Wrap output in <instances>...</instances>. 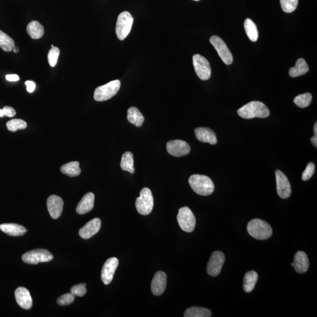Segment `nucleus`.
Wrapping results in <instances>:
<instances>
[{"instance_id":"a211bd4d","label":"nucleus","mask_w":317,"mask_h":317,"mask_svg":"<svg viewBox=\"0 0 317 317\" xmlns=\"http://www.w3.org/2000/svg\"><path fill=\"white\" fill-rule=\"evenodd\" d=\"M17 303L23 309L29 310L32 306V299L26 288L20 287L15 291Z\"/></svg>"},{"instance_id":"412c9836","label":"nucleus","mask_w":317,"mask_h":317,"mask_svg":"<svg viewBox=\"0 0 317 317\" xmlns=\"http://www.w3.org/2000/svg\"><path fill=\"white\" fill-rule=\"evenodd\" d=\"M94 200L95 196L93 193L89 192L85 195L77 207V213L84 214L91 211L94 206Z\"/></svg>"},{"instance_id":"5701e85b","label":"nucleus","mask_w":317,"mask_h":317,"mask_svg":"<svg viewBox=\"0 0 317 317\" xmlns=\"http://www.w3.org/2000/svg\"><path fill=\"white\" fill-rule=\"evenodd\" d=\"M27 32L29 37L34 40L40 39L44 34V29L37 21H32L27 27Z\"/></svg>"},{"instance_id":"6ab92c4d","label":"nucleus","mask_w":317,"mask_h":317,"mask_svg":"<svg viewBox=\"0 0 317 317\" xmlns=\"http://www.w3.org/2000/svg\"><path fill=\"white\" fill-rule=\"evenodd\" d=\"M196 138L203 143L215 144L217 140L215 133L208 128H198L195 130Z\"/></svg>"},{"instance_id":"4468645a","label":"nucleus","mask_w":317,"mask_h":317,"mask_svg":"<svg viewBox=\"0 0 317 317\" xmlns=\"http://www.w3.org/2000/svg\"><path fill=\"white\" fill-rule=\"evenodd\" d=\"M118 264V259L116 258L109 259L105 262L101 271V279L105 285H109L113 281Z\"/></svg>"},{"instance_id":"4be33fe9","label":"nucleus","mask_w":317,"mask_h":317,"mask_svg":"<svg viewBox=\"0 0 317 317\" xmlns=\"http://www.w3.org/2000/svg\"><path fill=\"white\" fill-rule=\"evenodd\" d=\"M0 230L11 236H21L27 231L24 226L15 223H5L0 225Z\"/></svg>"},{"instance_id":"6e6552de","label":"nucleus","mask_w":317,"mask_h":317,"mask_svg":"<svg viewBox=\"0 0 317 317\" xmlns=\"http://www.w3.org/2000/svg\"><path fill=\"white\" fill-rule=\"evenodd\" d=\"M54 256L50 252L45 249H35L27 252L22 256L24 262L29 264H37L40 262H48L52 260Z\"/></svg>"},{"instance_id":"c03bdc74","label":"nucleus","mask_w":317,"mask_h":317,"mask_svg":"<svg viewBox=\"0 0 317 317\" xmlns=\"http://www.w3.org/2000/svg\"><path fill=\"white\" fill-rule=\"evenodd\" d=\"M314 130H315V135H317V123L316 122L314 127Z\"/></svg>"},{"instance_id":"72a5a7b5","label":"nucleus","mask_w":317,"mask_h":317,"mask_svg":"<svg viewBox=\"0 0 317 317\" xmlns=\"http://www.w3.org/2000/svg\"><path fill=\"white\" fill-rule=\"evenodd\" d=\"M298 0H280L282 10L287 13H292L297 7Z\"/></svg>"},{"instance_id":"de8ad7c7","label":"nucleus","mask_w":317,"mask_h":317,"mask_svg":"<svg viewBox=\"0 0 317 317\" xmlns=\"http://www.w3.org/2000/svg\"><path fill=\"white\" fill-rule=\"evenodd\" d=\"M194 1H200V0H194Z\"/></svg>"},{"instance_id":"9b49d317","label":"nucleus","mask_w":317,"mask_h":317,"mask_svg":"<svg viewBox=\"0 0 317 317\" xmlns=\"http://www.w3.org/2000/svg\"><path fill=\"white\" fill-rule=\"evenodd\" d=\"M225 261V256L223 252L216 251L211 255L207 265V271L210 276L216 277L221 272Z\"/></svg>"},{"instance_id":"f704fd0d","label":"nucleus","mask_w":317,"mask_h":317,"mask_svg":"<svg viewBox=\"0 0 317 317\" xmlns=\"http://www.w3.org/2000/svg\"><path fill=\"white\" fill-rule=\"evenodd\" d=\"M60 50L58 47L51 48L48 54V61L51 67H54L58 62Z\"/></svg>"},{"instance_id":"cd10ccee","label":"nucleus","mask_w":317,"mask_h":317,"mask_svg":"<svg viewBox=\"0 0 317 317\" xmlns=\"http://www.w3.org/2000/svg\"><path fill=\"white\" fill-rule=\"evenodd\" d=\"M120 167L123 171L129 172L131 174L135 173L134 155L132 152H126L123 154Z\"/></svg>"},{"instance_id":"a19ab883","label":"nucleus","mask_w":317,"mask_h":317,"mask_svg":"<svg viewBox=\"0 0 317 317\" xmlns=\"http://www.w3.org/2000/svg\"><path fill=\"white\" fill-rule=\"evenodd\" d=\"M6 80L10 82H16V81H19L20 77L19 75L16 74H10L6 75Z\"/></svg>"},{"instance_id":"423d86ee","label":"nucleus","mask_w":317,"mask_h":317,"mask_svg":"<svg viewBox=\"0 0 317 317\" xmlns=\"http://www.w3.org/2000/svg\"><path fill=\"white\" fill-rule=\"evenodd\" d=\"M134 18L128 11H123L117 17L116 34L119 40H124L131 31Z\"/></svg>"},{"instance_id":"0eeeda50","label":"nucleus","mask_w":317,"mask_h":317,"mask_svg":"<svg viewBox=\"0 0 317 317\" xmlns=\"http://www.w3.org/2000/svg\"><path fill=\"white\" fill-rule=\"evenodd\" d=\"M177 220L180 228L184 231L190 232L195 230V216L188 207L180 208L177 216Z\"/></svg>"},{"instance_id":"2eb2a0df","label":"nucleus","mask_w":317,"mask_h":317,"mask_svg":"<svg viewBox=\"0 0 317 317\" xmlns=\"http://www.w3.org/2000/svg\"><path fill=\"white\" fill-rule=\"evenodd\" d=\"M167 276L164 271H158L154 276L151 283L152 293L156 296L162 295L167 288Z\"/></svg>"},{"instance_id":"bb28decb","label":"nucleus","mask_w":317,"mask_h":317,"mask_svg":"<svg viewBox=\"0 0 317 317\" xmlns=\"http://www.w3.org/2000/svg\"><path fill=\"white\" fill-rule=\"evenodd\" d=\"M258 274L256 271H250L247 272L244 277L243 289L246 292H252L255 288L258 280Z\"/></svg>"},{"instance_id":"f257e3e1","label":"nucleus","mask_w":317,"mask_h":317,"mask_svg":"<svg viewBox=\"0 0 317 317\" xmlns=\"http://www.w3.org/2000/svg\"><path fill=\"white\" fill-rule=\"evenodd\" d=\"M238 115L242 118L250 119L255 117L265 118L270 115V111L263 103L252 101L244 105L237 111Z\"/></svg>"},{"instance_id":"dca6fc26","label":"nucleus","mask_w":317,"mask_h":317,"mask_svg":"<svg viewBox=\"0 0 317 317\" xmlns=\"http://www.w3.org/2000/svg\"><path fill=\"white\" fill-rule=\"evenodd\" d=\"M63 207V201L59 196L51 195L48 198V210L52 218L57 219L61 216Z\"/></svg>"},{"instance_id":"c9c22d12","label":"nucleus","mask_w":317,"mask_h":317,"mask_svg":"<svg viewBox=\"0 0 317 317\" xmlns=\"http://www.w3.org/2000/svg\"><path fill=\"white\" fill-rule=\"evenodd\" d=\"M86 284L83 283L75 285L71 288L70 292L74 296L83 297L86 293Z\"/></svg>"},{"instance_id":"c85d7f7f","label":"nucleus","mask_w":317,"mask_h":317,"mask_svg":"<svg viewBox=\"0 0 317 317\" xmlns=\"http://www.w3.org/2000/svg\"><path fill=\"white\" fill-rule=\"evenodd\" d=\"M244 27L246 34L248 36L250 40L253 42L258 41L259 32L256 24L252 20L247 19L244 21Z\"/></svg>"},{"instance_id":"b1692460","label":"nucleus","mask_w":317,"mask_h":317,"mask_svg":"<svg viewBox=\"0 0 317 317\" xmlns=\"http://www.w3.org/2000/svg\"><path fill=\"white\" fill-rule=\"evenodd\" d=\"M309 71V66L303 58L298 59L294 67L289 69V75L292 78L302 76Z\"/></svg>"},{"instance_id":"9d476101","label":"nucleus","mask_w":317,"mask_h":317,"mask_svg":"<svg viewBox=\"0 0 317 317\" xmlns=\"http://www.w3.org/2000/svg\"><path fill=\"white\" fill-rule=\"evenodd\" d=\"M210 42L215 48L218 53L220 58L226 65H231L233 61L232 54L229 50L227 45L223 41L221 38L218 36H212L210 39Z\"/></svg>"},{"instance_id":"f03ea898","label":"nucleus","mask_w":317,"mask_h":317,"mask_svg":"<svg viewBox=\"0 0 317 317\" xmlns=\"http://www.w3.org/2000/svg\"><path fill=\"white\" fill-rule=\"evenodd\" d=\"M189 183L193 191L199 195L209 196L212 194L214 190L213 181L204 175H192L189 177Z\"/></svg>"},{"instance_id":"aec40b11","label":"nucleus","mask_w":317,"mask_h":317,"mask_svg":"<svg viewBox=\"0 0 317 317\" xmlns=\"http://www.w3.org/2000/svg\"><path fill=\"white\" fill-rule=\"evenodd\" d=\"M293 267L298 273H306L309 268V259L306 253L303 252H298L295 254L293 262Z\"/></svg>"},{"instance_id":"7c9ffc66","label":"nucleus","mask_w":317,"mask_h":317,"mask_svg":"<svg viewBox=\"0 0 317 317\" xmlns=\"http://www.w3.org/2000/svg\"><path fill=\"white\" fill-rule=\"evenodd\" d=\"M15 45H16L13 39L0 30V48L5 52H10Z\"/></svg>"},{"instance_id":"c756f323","label":"nucleus","mask_w":317,"mask_h":317,"mask_svg":"<svg viewBox=\"0 0 317 317\" xmlns=\"http://www.w3.org/2000/svg\"><path fill=\"white\" fill-rule=\"evenodd\" d=\"M184 316L185 317H209L211 312L205 308L193 307L187 309Z\"/></svg>"},{"instance_id":"393cba45","label":"nucleus","mask_w":317,"mask_h":317,"mask_svg":"<svg viewBox=\"0 0 317 317\" xmlns=\"http://www.w3.org/2000/svg\"><path fill=\"white\" fill-rule=\"evenodd\" d=\"M61 173L71 177L79 176L81 173L80 162H71L63 165L60 169Z\"/></svg>"},{"instance_id":"37998d69","label":"nucleus","mask_w":317,"mask_h":317,"mask_svg":"<svg viewBox=\"0 0 317 317\" xmlns=\"http://www.w3.org/2000/svg\"><path fill=\"white\" fill-rule=\"evenodd\" d=\"M13 51L14 53H18L19 52V47H18L17 46H16V45H15L14 47L13 48Z\"/></svg>"},{"instance_id":"f8f14e48","label":"nucleus","mask_w":317,"mask_h":317,"mask_svg":"<svg viewBox=\"0 0 317 317\" xmlns=\"http://www.w3.org/2000/svg\"><path fill=\"white\" fill-rule=\"evenodd\" d=\"M277 191L281 198L288 199L291 194V187L288 178L282 171H276Z\"/></svg>"},{"instance_id":"e433bc0d","label":"nucleus","mask_w":317,"mask_h":317,"mask_svg":"<svg viewBox=\"0 0 317 317\" xmlns=\"http://www.w3.org/2000/svg\"><path fill=\"white\" fill-rule=\"evenodd\" d=\"M75 299V296L70 293L63 294L57 300V304L59 306H68L73 303Z\"/></svg>"},{"instance_id":"f3484780","label":"nucleus","mask_w":317,"mask_h":317,"mask_svg":"<svg viewBox=\"0 0 317 317\" xmlns=\"http://www.w3.org/2000/svg\"><path fill=\"white\" fill-rule=\"evenodd\" d=\"M101 227V220L99 218L93 219L80 229L79 231L80 237L83 239H89L98 232Z\"/></svg>"},{"instance_id":"a18cd8bd","label":"nucleus","mask_w":317,"mask_h":317,"mask_svg":"<svg viewBox=\"0 0 317 317\" xmlns=\"http://www.w3.org/2000/svg\"><path fill=\"white\" fill-rule=\"evenodd\" d=\"M54 45H51V48H54Z\"/></svg>"},{"instance_id":"ea45409f","label":"nucleus","mask_w":317,"mask_h":317,"mask_svg":"<svg viewBox=\"0 0 317 317\" xmlns=\"http://www.w3.org/2000/svg\"><path fill=\"white\" fill-rule=\"evenodd\" d=\"M25 84L27 86V91L29 93H32L34 91L36 86L34 82L31 81H27Z\"/></svg>"},{"instance_id":"49530a36","label":"nucleus","mask_w":317,"mask_h":317,"mask_svg":"<svg viewBox=\"0 0 317 317\" xmlns=\"http://www.w3.org/2000/svg\"><path fill=\"white\" fill-rule=\"evenodd\" d=\"M291 265H292V267H293V265H294L293 262H292V263H291Z\"/></svg>"},{"instance_id":"ddd939ff","label":"nucleus","mask_w":317,"mask_h":317,"mask_svg":"<svg viewBox=\"0 0 317 317\" xmlns=\"http://www.w3.org/2000/svg\"><path fill=\"white\" fill-rule=\"evenodd\" d=\"M168 152L175 157H181L188 155L190 147L186 142L182 140H174L168 142L167 144Z\"/></svg>"},{"instance_id":"2f4dec72","label":"nucleus","mask_w":317,"mask_h":317,"mask_svg":"<svg viewBox=\"0 0 317 317\" xmlns=\"http://www.w3.org/2000/svg\"><path fill=\"white\" fill-rule=\"evenodd\" d=\"M312 95L310 93H303V94L299 95L294 99V103L298 107L304 108L309 107L312 103Z\"/></svg>"},{"instance_id":"7ed1b4c3","label":"nucleus","mask_w":317,"mask_h":317,"mask_svg":"<svg viewBox=\"0 0 317 317\" xmlns=\"http://www.w3.org/2000/svg\"><path fill=\"white\" fill-rule=\"evenodd\" d=\"M247 231L252 237L258 240H266L273 234V230L268 223L259 219L251 220L247 225Z\"/></svg>"},{"instance_id":"79ce46f5","label":"nucleus","mask_w":317,"mask_h":317,"mask_svg":"<svg viewBox=\"0 0 317 317\" xmlns=\"http://www.w3.org/2000/svg\"><path fill=\"white\" fill-rule=\"evenodd\" d=\"M311 141H312V143L313 144V145L315 146L316 147H317V135L314 136L311 139Z\"/></svg>"},{"instance_id":"473e14b6","label":"nucleus","mask_w":317,"mask_h":317,"mask_svg":"<svg viewBox=\"0 0 317 317\" xmlns=\"http://www.w3.org/2000/svg\"><path fill=\"white\" fill-rule=\"evenodd\" d=\"M6 125H7L8 131L15 132L17 130L27 128V123L22 119H14L9 120Z\"/></svg>"},{"instance_id":"20e7f679","label":"nucleus","mask_w":317,"mask_h":317,"mask_svg":"<svg viewBox=\"0 0 317 317\" xmlns=\"http://www.w3.org/2000/svg\"><path fill=\"white\" fill-rule=\"evenodd\" d=\"M136 208L141 215L146 216L153 210L154 200L152 193L147 188L141 190L140 197L136 200Z\"/></svg>"},{"instance_id":"58836bf2","label":"nucleus","mask_w":317,"mask_h":317,"mask_svg":"<svg viewBox=\"0 0 317 317\" xmlns=\"http://www.w3.org/2000/svg\"><path fill=\"white\" fill-rule=\"evenodd\" d=\"M16 111L13 108L5 106L2 109H0V117H4V116L9 117H13L16 116Z\"/></svg>"},{"instance_id":"a878e982","label":"nucleus","mask_w":317,"mask_h":317,"mask_svg":"<svg viewBox=\"0 0 317 317\" xmlns=\"http://www.w3.org/2000/svg\"><path fill=\"white\" fill-rule=\"evenodd\" d=\"M128 121L137 127H141L144 122V117L138 109L135 107H131L128 111Z\"/></svg>"},{"instance_id":"39448f33","label":"nucleus","mask_w":317,"mask_h":317,"mask_svg":"<svg viewBox=\"0 0 317 317\" xmlns=\"http://www.w3.org/2000/svg\"><path fill=\"white\" fill-rule=\"evenodd\" d=\"M120 87L119 80H115L96 88L93 98L98 102L109 100L118 92Z\"/></svg>"},{"instance_id":"1a4fd4ad","label":"nucleus","mask_w":317,"mask_h":317,"mask_svg":"<svg viewBox=\"0 0 317 317\" xmlns=\"http://www.w3.org/2000/svg\"><path fill=\"white\" fill-rule=\"evenodd\" d=\"M193 63L196 73L201 80L206 81L210 79L211 70L210 63L207 59L199 54H195L193 57Z\"/></svg>"},{"instance_id":"4c0bfd02","label":"nucleus","mask_w":317,"mask_h":317,"mask_svg":"<svg viewBox=\"0 0 317 317\" xmlns=\"http://www.w3.org/2000/svg\"><path fill=\"white\" fill-rule=\"evenodd\" d=\"M315 172V165L312 162L307 165L306 169L302 174V179L304 181H307L311 179L313 176Z\"/></svg>"}]
</instances>
